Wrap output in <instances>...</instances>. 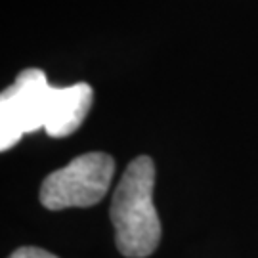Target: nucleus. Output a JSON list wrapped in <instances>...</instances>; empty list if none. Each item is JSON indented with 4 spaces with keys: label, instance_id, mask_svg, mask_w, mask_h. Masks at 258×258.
<instances>
[{
    "label": "nucleus",
    "instance_id": "1",
    "mask_svg": "<svg viewBox=\"0 0 258 258\" xmlns=\"http://www.w3.org/2000/svg\"><path fill=\"white\" fill-rule=\"evenodd\" d=\"M155 163L136 157L124 170L111 201V222L122 256L146 258L161 241V220L153 205Z\"/></svg>",
    "mask_w": 258,
    "mask_h": 258
},
{
    "label": "nucleus",
    "instance_id": "2",
    "mask_svg": "<svg viewBox=\"0 0 258 258\" xmlns=\"http://www.w3.org/2000/svg\"><path fill=\"white\" fill-rule=\"evenodd\" d=\"M115 174V161L107 153H84L57 168L40 185V203L50 211L84 209L100 203Z\"/></svg>",
    "mask_w": 258,
    "mask_h": 258
},
{
    "label": "nucleus",
    "instance_id": "3",
    "mask_svg": "<svg viewBox=\"0 0 258 258\" xmlns=\"http://www.w3.org/2000/svg\"><path fill=\"white\" fill-rule=\"evenodd\" d=\"M52 86L40 69H25L0 96V149L8 151L23 134L44 128Z\"/></svg>",
    "mask_w": 258,
    "mask_h": 258
},
{
    "label": "nucleus",
    "instance_id": "4",
    "mask_svg": "<svg viewBox=\"0 0 258 258\" xmlns=\"http://www.w3.org/2000/svg\"><path fill=\"white\" fill-rule=\"evenodd\" d=\"M94 102V90L86 83L50 90L44 130L52 138H65L83 124Z\"/></svg>",
    "mask_w": 258,
    "mask_h": 258
},
{
    "label": "nucleus",
    "instance_id": "5",
    "mask_svg": "<svg viewBox=\"0 0 258 258\" xmlns=\"http://www.w3.org/2000/svg\"><path fill=\"white\" fill-rule=\"evenodd\" d=\"M10 258H57V256L44 249H38V247H21V249L14 250L10 254Z\"/></svg>",
    "mask_w": 258,
    "mask_h": 258
}]
</instances>
